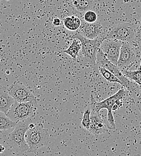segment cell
Listing matches in <instances>:
<instances>
[{
	"mask_svg": "<svg viewBox=\"0 0 141 156\" xmlns=\"http://www.w3.org/2000/svg\"><path fill=\"white\" fill-rule=\"evenodd\" d=\"M129 91L122 87L118 90L115 94L101 101H96L93 95H91L90 101V109L92 111L100 112L102 109L107 110V127L109 129L114 130L116 129L115 119L113 115V108L114 105L119 101H123V100L127 96Z\"/></svg>",
	"mask_w": 141,
	"mask_h": 156,
	"instance_id": "obj_1",
	"label": "cell"
},
{
	"mask_svg": "<svg viewBox=\"0 0 141 156\" xmlns=\"http://www.w3.org/2000/svg\"><path fill=\"white\" fill-rule=\"evenodd\" d=\"M31 120L27 119L17 122L13 130L8 135V144L16 151L27 152L29 147L25 140V135L29 130Z\"/></svg>",
	"mask_w": 141,
	"mask_h": 156,
	"instance_id": "obj_2",
	"label": "cell"
},
{
	"mask_svg": "<svg viewBox=\"0 0 141 156\" xmlns=\"http://www.w3.org/2000/svg\"><path fill=\"white\" fill-rule=\"evenodd\" d=\"M136 26L130 23H122L112 27L106 34L105 39L133 43L136 40Z\"/></svg>",
	"mask_w": 141,
	"mask_h": 156,
	"instance_id": "obj_3",
	"label": "cell"
},
{
	"mask_svg": "<svg viewBox=\"0 0 141 156\" xmlns=\"http://www.w3.org/2000/svg\"><path fill=\"white\" fill-rule=\"evenodd\" d=\"M74 38L79 39L81 43V53L83 59L86 64L91 66H95L97 54L100 49L101 43L105 37H100L94 40L87 39L77 33Z\"/></svg>",
	"mask_w": 141,
	"mask_h": 156,
	"instance_id": "obj_4",
	"label": "cell"
},
{
	"mask_svg": "<svg viewBox=\"0 0 141 156\" xmlns=\"http://www.w3.org/2000/svg\"><path fill=\"white\" fill-rule=\"evenodd\" d=\"M25 140L29 149L27 153H34L42 147L48 145L49 134L42 124L36 125L35 127L29 129L25 135Z\"/></svg>",
	"mask_w": 141,
	"mask_h": 156,
	"instance_id": "obj_5",
	"label": "cell"
},
{
	"mask_svg": "<svg viewBox=\"0 0 141 156\" xmlns=\"http://www.w3.org/2000/svg\"><path fill=\"white\" fill-rule=\"evenodd\" d=\"M38 109V101L19 103L15 101L7 114L8 117L15 122L34 117Z\"/></svg>",
	"mask_w": 141,
	"mask_h": 156,
	"instance_id": "obj_6",
	"label": "cell"
},
{
	"mask_svg": "<svg viewBox=\"0 0 141 156\" xmlns=\"http://www.w3.org/2000/svg\"><path fill=\"white\" fill-rule=\"evenodd\" d=\"M96 66L98 67L104 68L112 73L121 80L122 83V87L127 89L129 91H133L136 89L135 83L125 77L118 66L114 64L107 58L100 49L98 52Z\"/></svg>",
	"mask_w": 141,
	"mask_h": 156,
	"instance_id": "obj_7",
	"label": "cell"
},
{
	"mask_svg": "<svg viewBox=\"0 0 141 156\" xmlns=\"http://www.w3.org/2000/svg\"><path fill=\"white\" fill-rule=\"evenodd\" d=\"M8 91L15 101L19 103L38 101L31 89L20 81L14 82L8 88Z\"/></svg>",
	"mask_w": 141,
	"mask_h": 156,
	"instance_id": "obj_8",
	"label": "cell"
},
{
	"mask_svg": "<svg viewBox=\"0 0 141 156\" xmlns=\"http://www.w3.org/2000/svg\"><path fill=\"white\" fill-rule=\"evenodd\" d=\"M136 52L132 43L123 42L117 66L121 70L133 66L136 61Z\"/></svg>",
	"mask_w": 141,
	"mask_h": 156,
	"instance_id": "obj_9",
	"label": "cell"
},
{
	"mask_svg": "<svg viewBox=\"0 0 141 156\" xmlns=\"http://www.w3.org/2000/svg\"><path fill=\"white\" fill-rule=\"evenodd\" d=\"M122 41L105 39L102 42L100 49L105 57L112 63L117 65L120 57Z\"/></svg>",
	"mask_w": 141,
	"mask_h": 156,
	"instance_id": "obj_10",
	"label": "cell"
},
{
	"mask_svg": "<svg viewBox=\"0 0 141 156\" xmlns=\"http://www.w3.org/2000/svg\"><path fill=\"white\" fill-rule=\"evenodd\" d=\"M82 36L87 39L94 40L100 37H105L104 29L100 22L87 23L84 20L81 21L80 27L77 31Z\"/></svg>",
	"mask_w": 141,
	"mask_h": 156,
	"instance_id": "obj_11",
	"label": "cell"
},
{
	"mask_svg": "<svg viewBox=\"0 0 141 156\" xmlns=\"http://www.w3.org/2000/svg\"><path fill=\"white\" fill-rule=\"evenodd\" d=\"M108 127L101 118L100 112L91 111V124L89 131L94 135H99L108 131Z\"/></svg>",
	"mask_w": 141,
	"mask_h": 156,
	"instance_id": "obj_12",
	"label": "cell"
},
{
	"mask_svg": "<svg viewBox=\"0 0 141 156\" xmlns=\"http://www.w3.org/2000/svg\"><path fill=\"white\" fill-rule=\"evenodd\" d=\"M15 101L9 93L8 88L0 87V112L7 114Z\"/></svg>",
	"mask_w": 141,
	"mask_h": 156,
	"instance_id": "obj_13",
	"label": "cell"
},
{
	"mask_svg": "<svg viewBox=\"0 0 141 156\" xmlns=\"http://www.w3.org/2000/svg\"><path fill=\"white\" fill-rule=\"evenodd\" d=\"M81 50V43L80 40L79 39L74 38L70 46L67 48V49L64 51V52L76 60L79 57Z\"/></svg>",
	"mask_w": 141,
	"mask_h": 156,
	"instance_id": "obj_14",
	"label": "cell"
},
{
	"mask_svg": "<svg viewBox=\"0 0 141 156\" xmlns=\"http://www.w3.org/2000/svg\"><path fill=\"white\" fill-rule=\"evenodd\" d=\"M81 20L76 16L66 17L63 21L64 27L70 31H76L80 27Z\"/></svg>",
	"mask_w": 141,
	"mask_h": 156,
	"instance_id": "obj_15",
	"label": "cell"
},
{
	"mask_svg": "<svg viewBox=\"0 0 141 156\" xmlns=\"http://www.w3.org/2000/svg\"><path fill=\"white\" fill-rule=\"evenodd\" d=\"M94 4V0H73L72 4L74 9L79 12H86L91 10Z\"/></svg>",
	"mask_w": 141,
	"mask_h": 156,
	"instance_id": "obj_16",
	"label": "cell"
},
{
	"mask_svg": "<svg viewBox=\"0 0 141 156\" xmlns=\"http://www.w3.org/2000/svg\"><path fill=\"white\" fill-rule=\"evenodd\" d=\"M17 122L11 120L7 114L0 112V131L10 130L17 125Z\"/></svg>",
	"mask_w": 141,
	"mask_h": 156,
	"instance_id": "obj_17",
	"label": "cell"
},
{
	"mask_svg": "<svg viewBox=\"0 0 141 156\" xmlns=\"http://www.w3.org/2000/svg\"><path fill=\"white\" fill-rule=\"evenodd\" d=\"M123 74L125 77L129 79L132 81H134L136 83L141 87V69L136 70H122Z\"/></svg>",
	"mask_w": 141,
	"mask_h": 156,
	"instance_id": "obj_18",
	"label": "cell"
},
{
	"mask_svg": "<svg viewBox=\"0 0 141 156\" xmlns=\"http://www.w3.org/2000/svg\"><path fill=\"white\" fill-rule=\"evenodd\" d=\"M98 70L102 76L106 80H107L109 82H115L120 83L122 86V83L121 82V80L112 73L102 67H98Z\"/></svg>",
	"mask_w": 141,
	"mask_h": 156,
	"instance_id": "obj_19",
	"label": "cell"
},
{
	"mask_svg": "<svg viewBox=\"0 0 141 156\" xmlns=\"http://www.w3.org/2000/svg\"><path fill=\"white\" fill-rule=\"evenodd\" d=\"M91 110L86 109L83 115L82 120L81 122V126L86 130H89L90 124H91Z\"/></svg>",
	"mask_w": 141,
	"mask_h": 156,
	"instance_id": "obj_20",
	"label": "cell"
},
{
	"mask_svg": "<svg viewBox=\"0 0 141 156\" xmlns=\"http://www.w3.org/2000/svg\"><path fill=\"white\" fill-rule=\"evenodd\" d=\"M98 16L97 13L92 10H88L84 14L83 20L87 23H94L97 21Z\"/></svg>",
	"mask_w": 141,
	"mask_h": 156,
	"instance_id": "obj_21",
	"label": "cell"
},
{
	"mask_svg": "<svg viewBox=\"0 0 141 156\" xmlns=\"http://www.w3.org/2000/svg\"><path fill=\"white\" fill-rule=\"evenodd\" d=\"M53 23L56 27L60 26L61 25V20L59 18H56L53 20Z\"/></svg>",
	"mask_w": 141,
	"mask_h": 156,
	"instance_id": "obj_22",
	"label": "cell"
},
{
	"mask_svg": "<svg viewBox=\"0 0 141 156\" xmlns=\"http://www.w3.org/2000/svg\"><path fill=\"white\" fill-rule=\"evenodd\" d=\"M141 37V20H140V26L138 30V33H137V37H136V39H138V37Z\"/></svg>",
	"mask_w": 141,
	"mask_h": 156,
	"instance_id": "obj_23",
	"label": "cell"
},
{
	"mask_svg": "<svg viewBox=\"0 0 141 156\" xmlns=\"http://www.w3.org/2000/svg\"><path fill=\"white\" fill-rule=\"evenodd\" d=\"M4 150H5L4 146H3L2 144H0V154L3 153Z\"/></svg>",
	"mask_w": 141,
	"mask_h": 156,
	"instance_id": "obj_24",
	"label": "cell"
},
{
	"mask_svg": "<svg viewBox=\"0 0 141 156\" xmlns=\"http://www.w3.org/2000/svg\"><path fill=\"white\" fill-rule=\"evenodd\" d=\"M35 126H36V125H35L34 123H32H32L30 124V126H29V129H32L35 128Z\"/></svg>",
	"mask_w": 141,
	"mask_h": 156,
	"instance_id": "obj_25",
	"label": "cell"
}]
</instances>
